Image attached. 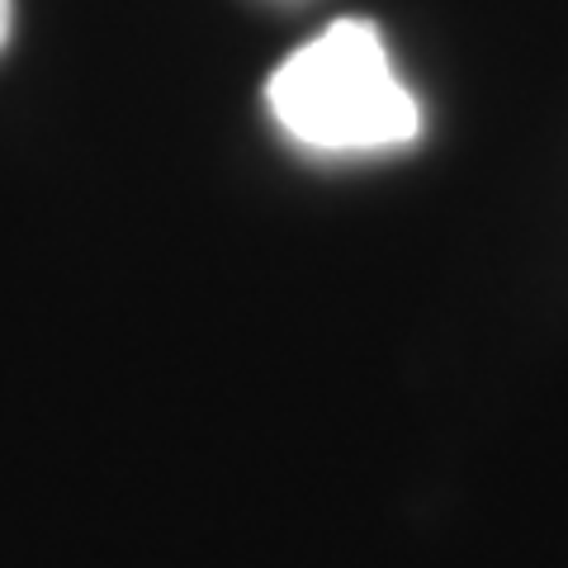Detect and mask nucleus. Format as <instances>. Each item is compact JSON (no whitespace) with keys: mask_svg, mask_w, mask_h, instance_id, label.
Instances as JSON below:
<instances>
[{"mask_svg":"<svg viewBox=\"0 0 568 568\" xmlns=\"http://www.w3.org/2000/svg\"><path fill=\"white\" fill-rule=\"evenodd\" d=\"M271 114L317 152H384L422 133V104L394 77L369 20H336L284 58L265 85Z\"/></svg>","mask_w":568,"mask_h":568,"instance_id":"obj_1","label":"nucleus"},{"mask_svg":"<svg viewBox=\"0 0 568 568\" xmlns=\"http://www.w3.org/2000/svg\"><path fill=\"white\" fill-rule=\"evenodd\" d=\"M10 43V0H0V52Z\"/></svg>","mask_w":568,"mask_h":568,"instance_id":"obj_2","label":"nucleus"}]
</instances>
